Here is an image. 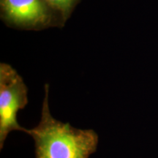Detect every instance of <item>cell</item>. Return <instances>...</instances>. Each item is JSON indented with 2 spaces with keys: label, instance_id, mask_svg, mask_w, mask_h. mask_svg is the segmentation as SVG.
Here are the masks:
<instances>
[{
  "label": "cell",
  "instance_id": "6da1fadb",
  "mask_svg": "<svg viewBox=\"0 0 158 158\" xmlns=\"http://www.w3.org/2000/svg\"><path fill=\"white\" fill-rule=\"evenodd\" d=\"M48 99L46 89L40 120L36 127L26 131L35 141V158H89L98 149V134L56 119Z\"/></svg>",
  "mask_w": 158,
  "mask_h": 158
},
{
  "label": "cell",
  "instance_id": "7a4b0ae2",
  "mask_svg": "<svg viewBox=\"0 0 158 158\" xmlns=\"http://www.w3.org/2000/svg\"><path fill=\"white\" fill-rule=\"evenodd\" d=\"M27 89L22 79L8 65L2 64L0 69V148L12 131L26 133L17 120L19 110L27 106Z\"/></svg>",
  "mask_w": 158,
  "mask_h": 158
},
{
  "label": "cell",
  "instance_id": "3957f363",
  "mask_svg": "<svg viewBox=\"0 0 158 158\" xmlns=\"http://www.w3.org/2000/svg\"><path fill=\"white\" fill-rule=\"evenodd\" d=\"M2 7L7 16L17 23H38L46 18L42 0H3Z\"/></svg>",
  "mask_w": 158,
  "mask_h": 158
},
{
  "label": "cell",
  "instance_id": "277c9868",
  "mask_svg": "<svg viewBox=\"0 0 158 158\" xmlns=\"http://www.w3.org/2000/svg\"><path fill=\"white\" fill-rule=\"evenodd\" d=\"M45 1H47L55 7L65 11L70 7L73 0H45Z\"/></svg>",
  "mask_w": 158,
  "mask_h": 158
}]
</instances>
